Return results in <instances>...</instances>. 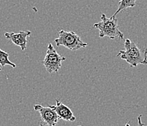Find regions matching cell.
I'll list each match as a JSON object with an SVG mask.
<instances>
[{"instance_id": "obj_2", "label": "cell", "mask_w": 147, "mask_h": 126, "mask_svg": "<svg viewBox=\"0 0 147 126\" xmlns=\"http://www.w3.org/2000/svg\"><path fill=\"white\" fill-rule=\"evenodd\" d=\"M94 28L99 30V37H108L111 39H122L124 34L119 29L118 20L115 18H107L105 14H102L100 21L93 25Z\"/></svg>"}, {"instance_id": "obj_6", "label": "cell", "mask_w": 147, "mask_h": 126, "mask_svg": "<svg viewBox=\"0 0 147 126\" xmlns=\"http://www.w3.org/2000/svg\"><path fill=\"white\" fill-rule=\"evenodd\" d=\"M31 34L30 31H19L18 33L15 32H6L5 37L6 39L11 41L14 45L19 46L21 50H25L27 46L28 37Z\"/></svg>"}, {"instance_id": "obj_9", "label": "cell", "mask_w": 147, "mask_h": 126, "mask_svg": "<svg viewBox=\"0 0 147 126\" xmlns=\"http://www.w3.org/2000/svg\"><path fill=\"white\" fill-rule=\"evenodd\" d=\"M9 53L4 51V50L0 48V65L2 68H4L6 65L10 66L13 68H16V64L9 60Z\"/></svg>"}, {"instance_id": "obj_4", "label": "cell", "mask_w": 147, "mask_h": 126, "mask_svg": "<svg viewBox=\"0 0 147 126\" xmlns=\"http://www.w3.org/2000/svg\"><path fill=\"white\" fill-rule=\"evenodd\" d=\"M66 60V58L60 55L56 51L53 45L51 43L48 44L45 58L43 61V65L45 67L48 73L52 74L53 72L58 73L61 68L62 62Z\"/></svg>"}, {"instance_id": "obj_10", "label": "cell", "mask_w": 147, "mask_h": 126, "mask_svg": "<svg viewBox=\"0 0 147 126\" xmlns=\"http://www.w3.org/2000/svg\"><path fill=\"white\" fill-rule=\"evenodd\" d=\"M141 117H142V115H139L138 117V118H137V120H138V126H144V124L142 123V121H141Z\"/></svg>"}, {"instance_id": "obj_7", "label": "cell", "mask_w": 147, "mask_h": 126, "mask_svg": "<svg viewBox=\"0 0 147 126\" xmlns=\"http://www.w3.org/2000/svg\"><path fill=\"white\" fill-rule=\"evenodd\" d=\"M56 104L50 106L52 109H53L57 113L60 119L65 120V121L74 122L76 120L75 116L74 115L73 112L65 104H62L58 99L55 100Z\"/></svg>"}, {"instance_id": "obj_8", "label": "cell", "mask_w": 147, "mask_h": 126, "mask_svg": "<svg viewBox=\"0 0 147 126\" xmlns=\"http://www.w3.org/2000/svg\"><path fill=\"white\" fill-rule=\"evenodd\" d=\"M136 1L137 0H120V2H119V7H118L117 9L111 17L115 18V16L122 11L127 9L128 7H133L136 5Z\"/></svg>"}, {"instance_id": "obj_11", "label": "cell", "mask_w": 147, "mask_h": 126, "mask_svg": "<svg viewBox=\"0 0 147 126\" xmlns=\"http://www.w3.org/2000/svg\"><path fill=\"white\" fill-rule=\"evenodd\" d=\"M125 126H130V124H129V123H127V124L125 125Z\"/></svg>"}, {"instance_id": "obj_5", "label": "cell", "mask_w": 147, "mask_h": 126, "mask_svg": "<svg viewBox=\"0 0 147 126\" xmlns=\"http://www.w3.org/2000/svg\"><path fill=\"white\" fill-rule=\"evenodd\" d=\"M34 109L39 112L43 123L48 126H55L60 120L55 111L50 106L45 107L40 104H36L34 106Z\"/></svg>"}, {"instance_id": "obj_1", "label": "cell", "mask_w": 147, "mask_h": 126, "mask_svg": "<svg viewBox=\"0 0 147 126\" xmlns=\"http://www.w3.org/2000/svg\"><path fill=\"white\" fill-rule=\"evenodd\" d=\"M125 50H120L118 57L125 60L130 67H136L138 64H147V48L140 49L130 39H126L124 43Z\"/></svg>"}, {"instance_id": "obj_12", "label": "cell", "mask_w": 147, "mask_h": 126, "mask_svg": "<svg viewBox=\"0 0 147 126\" xmlns=\"http://www.w3.org/2000/svg\"><path fill=\"white\" fill-rule=\"evenodd\" d=\"M39 126H44V125H42V124H41V125H39Z\"/></svg>"}, {"instance_id": "obj_3", "label": "cell", "mask_w": 147, "mask_h": 126, "mask_svg": "<svg viewBox=\"0 0 147 126\" xmlns=\"http://www.w3.org/2000/svg\"><path fill=\"white\" fill-rule=\"evenodd\" d=\"M59 37L55 39L57 47L64 46L70 50H79L82 47L88 46V43H85L81 40V38L74 31H66L65 30H61L58 32Z\"/></svg>"}, {"instance_id": "obj_13", "label": "cell", "mask_w": 147, "mask_h": 126, "mask_svg": "<svg viewBox=\"0 0 147 126\" xmlns=\"http://www.w3.org/2000/svg\"><path fill=\"white\" fill-rule=\"evenodd\" d=\"M79 126H82V125H79Z\"/></svg>"}]
</instances>
